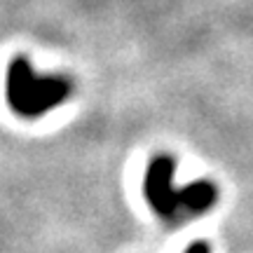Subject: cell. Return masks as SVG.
Instances as JSON below:
<instances>
[{"label":"cell","mask_w":253,"mask_h":253,"mask_svg":"<svg viewBox=\"0 0 253 253\" xmlns=\"http://www.w3.org/2000/svg\"><path fill=\"white\" fill-rule=\"evenodd\" d=\"M173 171L176 164L171 155H155L145 169L143 195L160 220L169 225H183L216 207L218 188L213 183L195 181L183 188H173Z\"/></svg>","instance_id":"cell-1"},{"label":"cell","mask_w":253,"mask_h":253,"mask_svg":"<svg viewBox=\"0 0 253 253\" xmlns=\"http://www.w3.org/2000/svg\"><path fill=\"white\" fill-rule=\"evenodd\" d=\"M73 94V82L59 75L40 78L26 59H14L5 78V99L19 118L36 120L59 108Z\"/></svg>","instance_id":"cell-2"},{"label":"cell","mask_w":253,"mask_h":253,"mask_svg":"<svg viewBox=\"0 0 253 253\" xmlns=\"http://www.w3.org/2000/svg\"><path fill=\"white\" fill-rule=\"evenodd\" d=\"M185 253H211V251H209V246L204 242H195V244H190L185 249Z\"/></svg>","instance_id":"cell-3"}]
</instances>
